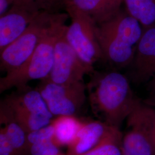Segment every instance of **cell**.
Wrapping results in <instances>:
<instances>
[{
    "label": "cell",
    "mask_w": 155,
    "mask_h": 155,
    "mask_svg": "<svg viewBox=\"0 0 155 155\" xmlns=\"http://www.w3.org/2000/svg\"><path fill=\"white\" fill-rule=\"evenodd\" d=\"M130 78L137 84L147 83L155 75V27L143 31L133 61Z\"/></svg>",
    "instance_id": "cell-11"
},
{
    "label": "cell",
    "mask_w": 155,
    "mask_h": 155,
    "mask_svg": "<svg viewBox=\"0 0 155 155\" xmlns=\"http://www.w3.org/2000/svg\"><path fill=\"white\" fill-rule=\"evenodd\" d=\"M0 123L1 125H2L8 138L18 155H25L27 133L14 119L10 111L1 101Z\"/></svg>",
    "instance_id": "cell-15"
},
{
    "label": "cell",
    "mask_w": 155,
    "mask_h": 155,
    "mask_svg": "<svg viewBox=\"0 0 155 155\" xmlns=\"http://www.w3.org/2000/svg\"><path fill=\"white\" fill-rule=\"evenodd\" d=\"M51 124L54 130V140L61 148L72 143L84 121L76 116H59L53 118Z\"/></svg>",
    "instance_id": "cell-14"
},
{
    "label": "cell",
    "mask_w": 155,
    "mask_h": 155,
    "mask_svg": "<svg viewBox=\"0 0 155 155\" xmlns=\"http://www.w3.org/2000/svg\"><path fill=\"white\" fill-rule=\"evenodd\" d=\"M147 83V94L143 102L144 104L155 108V75Z\"/></svg>",
    "instance_id": "cell-22"
},
{
    "label": "cell",
    "mask_w": 155,
    "mask_h": 155,
    "mask_svg": "<svg viewBox=\"0 0 155 155\" xmlns=\"http://www.w3.org/2000/svg\"><path fill=\"white\" fill-rule=\"evenodd\" d=\"M15 1V0H0V16L8 11Z\"/></svg>",
    "instance_id": "cell-23"
},
{
    "label": "cell",
    "mask_w": 155,
    "mask_h": 155,
    "mask_svg": "<svg viewBox=\"0 0 155 155\" xmlns=\"http://www.w3.org/2000/svg\"><path fill=\"white\" fill-rule=\"evenodd\" d=\"M122 133L113 127L102 141L82 155H122Z\"/></svg>",
    "instance_id": "cell-17"
},
{
    "label": "cell",
    "mask_w": 155,
    "mask_h": 155,
    "mask_svg": "<svg viewBox=\"0 0 155 155\" xmlns=\"http://www.w3.org/2000/svg\"><path fill=\"white\" fill-rule=\"evenodd\" d=\"M64 155V154H63V153H61H61H59V154H57V155Z\"/></svg>",
    "instance_id": "cell-25"
},
{
    "label": "cell",
    "mask_w": 155,
    "mask_h": 155,
    "mask_svg": "<svg viewBox=\"0 0 155 155\" xmlns=\"http://www.w3.org/2000/svg\"><path fill=\"white\" fill-rule=\"evenodd\" d=\"M96 33L103 59L122 68L132 64L143 29L137 20L122 10L108 21L97 24Z\"/></svg>",
    "instance_id": "cell-2"
},
{
    "label": "cell",
    "mask_w": 155,
    "mask_h": 155,
    "mask_svg": "<svg viewBox=\"0 0 155 155\" xmlns=\"http://www.w3.org/2000/svg\"><path fill=\"white\" fill-rule=\"evenodd\" d=\"M90 75L86 87L93 114L109 127L120 129L143 100L134 94L129 79L120 72L94 71Z\"/></svg>",
    "instance_id": "cell-1"
},
{
    "label": "cell",
    "mask_w": 155,
    "mask_h": 155,
    "mask_svg": "<svg viewBox=\"0 0 155 155\" xmlns=\"http://www.w3.org/2000/svg\"><path fill=\"white\" fill-rule=\"evenodd\" d=\"M113 127L98 120L84 121L75 139L67 147V155H82L100 144Z\"/></svg>",
    "instance_id": "cell-12"
},
{
    "label": "cell",
    "mask_w": 155,
    "mask_h": 155,
    "mask_svg": "<svg viewBox=\"0 0 155 155\" xmlns=\"http://www.w3.org/2000/svg\"><path fill=\"white\" fill-rule=\"evenodd\" d=\"M60 153L61 147L54 139H48L29 145L26 149L25 155H55Z\"/></svg>",
    "instance_id": "cell-18"
},
{
    "label": "cell",
    "mask_w": 155,
    "mask_h": 155,
    "mask_svg": "<svg viewBox=\"0 0 155 155\" xmlns=\"http://www.w3.org/2000/svg\"><path fill=\"white\" fill-rule=\"evenodd\" d=\"M40 12L34 6L15 0L0 16V51L22 35Z\"/></svg>",
    "instance_id": "cell-10"
},
{
    "label": "cell",
    "mask_w": 155,
    "mask_h": 155,
    "mask_svg": "<svg viewBox=\"0 0 155 155\" xmlns=\"http://www.w3.org/2000/svg\"><path fill=\"white\" fill-rule=\"evenodd\" d=\"M154 139H155V124H154Z\"/></svg>",
    "instance_id": "cell-24"
},
{
    "label": "cell",
    "mask_w": 155,
    "mask_h": 155,
    "mask_svg": "<svg viewBox=\"0 0 155 155\" xmlns=\"http://www.w3.org/2000/svg\"><path fill=\"white\" fill-rule=\"evenodd\" d=\"M54 130L50 123L49 125L27 133L26 149L35 143L48 139H54Z\"/></svg>",
    "instance_id": "cell-20"
},
{
    "label": "cell",
    "mask_w": 155,
    "mask_h": 155,
    "mask_svg": "<svg viewBox=\"0 0 155 155\" xmlns=\"http://www.w3.org/2000/svg\"><path fill=\"white\" fill-rule=\"evenodd\" d=\"M69 17L67 13H63L25 63L0 78L1 93L14 87L22 89L30 81H41L48 77L54 63L56 42L66 30Z\"/></svg>",
    "instance_id": "cell-3"
},
{
    "label": "cell",
    "mask_w": 155,
    "mask_h": 155,
    "mask_svg": "<svg viewBox=\"0 0 155 155\" xmlns=\"http://www.w3.org/2000/svg\"><path fill=\"white\" fill-rule=\"evenodd\" d=\"M124 0H66L70 7L89 15L97 24L105 22L122 11Z\"/></svg>",
    "instance_id": "cell-13"
},
{
    "label": "cell",
    "mask_w": 155,
    "mask_h": 155,
    "mask_svg": "<svg viewBox=\"0 0 155 155\" xmlns=\"http://www.w3.org/2000/svg\"><path fill=\"white\" fill-rule=\"evenodd\" d=\"M71 18V24L67 27L65 38L79 58L87 66L94 64L103 59L96 33L97 24L87 14L78 9L66 7Z\"/></svg>",
    "instance_id": "cell-7"
},
{
    "label": "cell",
    "mask_w": 155,
    "mask_h": 155,
    "mask_svg": "<svg viewBox=\"0 0 155 155\" xmlns=\"http://www.w3.org/2000/svg\"><path fill=\"white\" fill-rule=\"evenodd\" d=\"M126 11L137 20L143 31L155 27V0H124Z\"/></svg>",
    "instance_id": "cell-16"
},
{
    "label": "cell",
    "mask_w": 155,
    "mask_h": 155,
    "mask_svg": "<svg viewBox=\"0 0 155 155\" xmlns=\"http://www.w3.org/2000/svg\"><path fill=\"white\" fill-rule=\"evenodd\" d=\"M66 30L56 42L52 67L48 77L45 79L58 84L82 82L85 75L94 71V68L85 64L68 44L64 36Z\"/></svg>",
    "instance_id": "cell-9"
},
{
    "label": "cell",
    "mask_w": 155,
    "mask_h": 155,
    "mask_svg": "<svg viewBox=\"0 0 155 155\" xmlns=\"http://www.w3.org/2000/svg\"><path fill=\"white\" fill-rule=\"evenodd\" d=\"M36 89L54 116H76L87 98L86 84L83 81L58 84L43 79Z\"/></svg>",
    "instance_id": "cell-8"
},
{
    "label": "cell",
    "mask_w": 155,
    "mask_h": 155,
    "mask_svg": "<svg viewBox=\"0 0 155 155\" xmlns=\"http://www.w3.org/2000/svg\"><path fill=\"white\" fill-rule=\"evenodd\" d=\"M62 14L40 12L22 35L0 51L1 71L8 74L23 65Z\"/></svg>",
    "instance_id": "cell-4"
},
{
    "label": "cell",
    "mask_w": 155,
    "mask_h": 155,
    "mask_svg": "<svg viewBox=\"0 0 155 155\" xmlns=\"http://www.w3.org/2000/svg\"><path fill=\"white\" fill-rule=\"evenodd\" d=\"M17 90L1 101L25 131L28 133L49 125L54 116L37 89L27 86Z\"/></svg>",
    "instance_id": "cell-5"
},
{
    "label": "cell",
    "mask_w": 155,
    "mask_h": 155,
    "mask_svg": "<svg viewBox=\"0 0 155 155\" xmlns=\"http://www.w3.org/2000/svg\"><path fill=\"white\" fill-rule=\"evenodd\" d=\"M155 108L141 102L126 120L122 155H155Z\"/></svg>",
    "instance_id": "cell-6"
},
{
    "label": "cell",
    "mask_w": 155,
    "mask_h": 155,
    "mask_svg": "<svg viewBox=\"0 0 155 155\" xmlns=\"http://www.w3.org/2000/svg\"><path fill=\"white\" fill-rule=\"evenodd\" d=\"M0 155H18L8 138L4 127L0 128Z\"/></svg>",
    "instance_id": "cell-21"
},
{
    "label": "cell",
    "mask_w": 155,
    "mask_h": 155,
    "mask_svg": "<svg viewBox=\"0 0 155 155\" xmlns=\"http://www.w3.org/2000/svg\"><path fill=\"white\" fill-rule=\"evenodd\" d=\"M35 6L40 11L50 13L59 12L65 9L66 0H17Z\"/></svg>",
    "instance_id": "cell-19"
}]
</instances>
